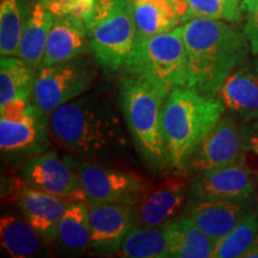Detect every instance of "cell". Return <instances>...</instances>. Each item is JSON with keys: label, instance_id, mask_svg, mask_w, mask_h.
I'll use <instances>...</instances> for the list:
<instances>
[{"label": "cell", "instance_id": "cell-1", "mask_svg": "<svg viewBox=\"0 0 258 258\" xmlns=\"http://www.w3.org/2000/svg\"><path fill=\"white\" fill-rule=\"evenodd\" d=\"M49 120L57 143L83 160L111 164L128 148L120 116L102 97H78L59 106Z\"/></svg>", "mask_w": 258, "mask_h": 258}, {"label": "cell", "instance_id": "cell-2", "mask_svg": "<svg viewBox=\"0 0 258 258\" xmlns=\"http://www.w3.org/2000/svg\"><path fill=\"white\" fill-rule=\"evenodd\" d=\"M180 31L188 55V86L218 96L228 77L249 60L246 35L225 21L209 18L190 19Z\"/></svg>", "mask_w": 258, "mask_h": 258}, {"label": "cell", "instance_id": "cell-3", "mask_svg": "<svg viewBox=\"0 0 258 258\" xmlns=\"http://www.w3.org/2000/svg\"><path fill=\"white\" fill-rule=\"evenodd\" d=\"M225 111L219 96L203 95L189 86L171 90L161 110V128L171 169L186 171L196 148Z\"/></svg>", "mask_w": 258, "mask_h": 258}, {"label": "cell", "instance_id": "cell-4", "mask_svg": "<svg viewBox=\"0 0 258 258\" xmlns=\"http://www.w3.org/2000/svg\"><path fill=\"white\" fill-rule=\"evenodd\" d=\"M171 90L144 77L125 74L118 85V103L138 152L151 170L167 164L161 110Z\"/></svg>", "mask_w": 258, "mask_h": 258}, {"label": "cell", "instance_id": "cell-5", "mask_svg": "<svg viewBox=\"0 0 258 258\" xmlns=\"http://www.w3.org/2000/svg\"><path fill=\"white\" fill-rule=\"evenodd\" d=\"M84 22L96 62L106 72L123 70L138 36L129 0H96Z\"/></svg>", "mask_w": 258, "mask_h": 258}, {"label": "cell", "instance_id": "cell-6", "mask_svg": "<svg viewBox=\"0 0 258 258\" xmlns=\"http://www.w3.org/2000/svg\"><path fill=\"white\" fill-rule=\"evenodd\" d=\"M122 71L144 77L169 90L188 86V55L180 25L169 32L137 36Z\"/></svg>", "mask_w": 258, "mask_h": 258}, {"label": "cell", "instance_id": "cell-7", "mask_svg": "<svg viewBox=\"0 0 258 258\" xmlns=\"http://www.w3.org/2000/svg\"><path fill=\"white\" fill-rule=\"evenodd\" d=\"M29 99H16L0 106V148L3 156L31 158L50 147V120Z\"/></svg>", "mask_w": 258, "mask_h": 258}, {"label": "cell", "instance_id": "cell-8", "mask_svg": "<svg viewBox=\"0 0 258 258\" xmlns=\"http://www.w3.org/2000/svg\"><path fill=\"white\" fill-rule=\"evenodd\" d=\"M96 72L88 61L74 59L43 66L37 71L32 90V103L49 116L61 105L88 91Z\"/></svg>", "mask_w": 258, "mask_h": 258}, {"label": "cell", "instance_id": "cell-9", "mask_svg": "<svg viewBox=\"0 0 258 258\" xmlns=\"http://www.w3.org/2000/svg\"><path fill=\"white\" fill-rule=\"evenodd\" d=\"M63 159L78 173L88 202L135 205L148 186L140 176L133 172L83 160L76 156H66Z\"/></svg>", "mask_w": 258, "mask_h": 258}, {"label": "cell", "instance_id": "cell-10", "mask_svg": "<svg viewBox=\"0 0 258 258\" xmlns=\"http://www.w3.org/2000/svg\"><path fill=\"white\" fill-rule=\"evenodd\" d=\"M188 171H175L152 186L148 185L134 205L135 226L163 227L184 212L190 200Z\"/></svg>", "mask_w": 258, "mask_h": 258}, {"label": "cell", "instance_id": "cell-11", "mask_svg": "<svg viewBox=\"0 0 258 258\" xmlns=\"http://www.w3.org/2000/svg\"><path fill=\"white\" fill-rule=\"evenodd\" d=\"M21 178L32 188L67 201L88 202L78 173L55 151L28 158L21 169Z\"/></svg>", "mask_w": 258, "mask_h": 258}, {"label": "cell", "instance_id": "cell-12", "mask_svg": "<svg viewBox=\"0 0 258 258\" xmlns=\"http://www.w3.org/2000/svg\"><path fill=\"white\" fill-rule=\"evenodd\" d=\"M10 196L47 246L53 247L55 245L57 227L71 201L32 188L22 178L14 179Z\"/></svg>", "mask_w": 258, "mask_h": 258}, {"label": "cell", "instance_id": "cell-13", "mask_svg": "<svg viewBox=\"0 0 258 258\" xmlns=\"http://www.w3.org/2000/svg\"><path fill=\"white\" fill-rule=\"evenodd\" d=\"M190 199L256 200L257 179L241 160L196 173L189 183Z\"/></svg>", "mask_w": 258, "mask_h": 258}, {"label": "cell", "instance_id": "cell-14", "mask_svg": "<svg viewBox=\"0 0 258 258\" xmlns=\"http://www.w3.org/2000/svg\"><path fill=\"white\" fill-rule=\"evenodd\" d=\"M240 121L232 115H224L196 148L186 171L196 175L219 169L240 160Z\"/></svg>", "mask_w": 258, "mask_h": 258}, {"label": "cell", "instance_id": "cell-15", "mask_svg": "<svg viewBox=\"0 0 258 258\" xmlns=\"http://www.w3.org/2000/svg\"><path fill=\"white\" fill-rule=\"evenodd\" d=\"M91 247L98 253H117L125 235L135 226L134 205L88 202Z\"/></svg>", "mask_w": 258, "mask_h": 258}, {"label": "cell", "instance_id": "cell-16", "mask_svg": "<svg viewBox=\"0 0 258 258\" xmlns=\"http://www.w3.org/2000/svg\"><path fill=\"white\" fill-rule=\"evenodd\" d=\"M256 202L257 199H190L183 213L191 218L218 244L233 230Z\"/></svg>", "mask_w": 258, "mask_h": 258}, {"label": "cell", "instance_id": "cell-17", "mask_svg": "<svg viewBox=\"0 0 258 258\" xmlns=\"http://www.w3.org/2000/svg\"><path fill=\"white\" fill-rule=\"evenodd\" d=\"M218 96L226 110L238 121L258 118V57L245 61L238 67Z\"/></svg>", "mask_w": 258, "mask_h": 258}, {"label": "cell", "instance_id": "cell-18", "mask_svg": "<svg viewBox=\"0 0 258 258\" xmlns=\"http://www.w3.org/2000/svg\"><path fill=\"white\" fill-rule=\"evenodd\" d=\"M90 44L85 22L78 16H56L48 36L41 67L78 59ZM40 67V69H41Z\"/></svg>", "mask_w": 258, "mask_h": 258}, {"label": "cell", "instance_id": "cell-19", "mask_svg": "<svg viewBox=\"0 0 258 258\" xmlns=\"http://www.w3.org/2000/svg\"><path fill=\"white\" fill-rule=\"evenodd\" d=\"M138 36L175 30L188 17L185 0H129Z\"/></svg>", "mask_w": 258, "mask_h": 258}, {"label": "cell", "instance_id": "cell-20", "mask_svg": "<svg viewBox=\"0 0 258 258\" xmlns=\"http://www.w3.org/2000/svg\"><path fill=\"white\" fill-rule=\"evenodd\" d=\"M163 227L171 258H212L214 254L217 243L184 213Z\"/></svg>", "mask_w": 258, "mask_h": 258}, {"label": "cell", "instance_id": "cell-21", "mask_svg": "<svg viewBox=\"0 0 258 258\" xmlns=\"http://www.w3.org/2000/svg\"><path fill=\"white\" fill-rule=\"evenodd\" d=\"M91 247L88 202H71L61 219L54 250L59 256H80Z\"/></svg>", "mask_w": 258, "mask_h": 258}, {"label": "cell", "instance_id": "cell-22", "mask_svg": "<svg viewBox=\"0 0 258 258\" xmlns=\"http://www.w3.org/2000/svg\"><path fill=\"white\" fill-rule=\"evenodd\" d=\"M55 16L44 8L41 2L32 6L27 19L17 56L23 59L37 72L43 61L48 36L53 27Z\"/></svg>", "mask_w": 258, "mask_h": 258}, {"label": "cell", "instance_id": "cell-23", "mask_svg": "<svg viewBox=\"0 0 258 258\" xmlns=\"http://www.w3.org/2000/svg\"><path fill=\"white\" fill-rule=\"evenodd\" d=\"M0 239L4 250L14 258L35 257L47 246L38 232L24 217L6 215L0 220Z\"/></svg>", "mask_w": 258, "mask_h": 258}, {"label": "cell", "instance_id": "cell-24", "mask_svg": "<svg viewBox=\"0 0 258 258\" xmlns=\"http://www.w3.org/2000/svg\"><path fill=\"white\" fill-rule=\"evenodd\" d=\"M37 72L17 55H2L0 60V106L16 99H29Z\"/></svg>", "mask_w": 258, "mask_h": 258}, {"label": "cell", "instance_id": "cell-25", "mask_svg": "<svg viewBox=\"0 0 258 258\" xmlns=\"http://www.w3.org/2000/svg\"><path fill=\"white\" fill-rule=\"evenodd\" d=\"M117 254L127 258L170 257L169 241L164 227L134 226L125 235Z\"/></svg>", "mask_w": 258, "mask_h": 258}, {"label": "cell", "instance_id": "cell-26", "mask_svg": "<svg viewBox=\"0 0 258 258\" xmlns=\"http://www.w3.org/2000/svg\"><path fill=\"white\" fill-rule=\"evenodd\" d=\"M258 234V202L251 207V209L243 219L238 222L237 226L226 237L217 244L214 258H238L243 257L244 253L250 249L254 238Z\"/></svg>", "mask_w": 258, "mask_h": 258}, {"label": "cell", "instance_id": "cell-27", "mask_svg": "<svg viewBox=\"0 0 258 258\" xmlns=\"http://www.w3.org/2000/svg\"><path fill=\"white\" fill-rule=\"evenodd\" d=\"M27 21L22 0L0 2V53L17 55Z\"/></svg>", "mask_w": 258, "mask_h": 258}, {"label": "cell", "instance_id": "cell-28", "mask_svg": "<svg viewBox=\"0 0 258 258\" xmlns=\"http://www.w3.org/2000/svg\"><path fill=\"white\" fill-rule=\"evenodd\" d=\"M185 3L188 4L186 22L194 18H209L238 23L243 19L241 0H185Z\"/></svg>", "mask_w": 258, "mask_h": 258}, {"label": "cell", "instance_id": "cell-29", "mask_svg": "<svg viewBox=\"0 0 258 258\" xmlns=\"http://www.w3.org/2000/svg\"><path fill=\"white\" fill-rule=\"evenodd\" d=\"M240 160L252 175L258 177V118L240 122Z\"/></svg>", "mask_w": 258, "mask_h": 258}, {"label": "cell", "instance_id": "cell-30", "mask_svg": "<svg viewBox=\"0 0 258 258\" xmlns=\"http://www.w3.org/2000/svg\"><path fill=\"white\" fill-rule=\"evenodd\" d=\"M54 16L73 15L85 18L90 14L96 0H38Z\"/></svg>", "mask_w": 258, "mask_h": 258}, {"label": "cell", "instance_id": "cell-31", "mask_svg": "<svg viewBox=\"0 0 258 258\" xmlns=\"http://www.w3.org/2000/svg\"><path fill=\"white\" fill-rule=\"evenodd\" d=\"M245 14L244 32L250 43V50L258 55V0H241Z\"/></svg>", "mask_w": 258, "mask_h": 258}, {"label": "cell", "instance_id": "cell-32", "mask_svg": "<svg viewBox=\"0 0 258 258\" xmlns=\"http://www.w3.org/2000/svg\"><path fill=\"white\" fill-rule=\"evenodd\" d=\"M244 258H258V234L254 238L252 245L250 246V249L244 253Z\"/></svg>", "mask_w": 258, "mask_h": 258}, {"label": "cell", "instance_id": "cell-33", "mask_svg": "<svg viewBox=\"0 0 258 258\" xmlns=\"http://www.w3.org/2000/svg\"><path fill=\"white\" fill-rule=\"evenodd\" d=\"M257 202H258V177H257Z\"/></svg>", "mask_w": 258, "mask_h": 258}]
</instances>
